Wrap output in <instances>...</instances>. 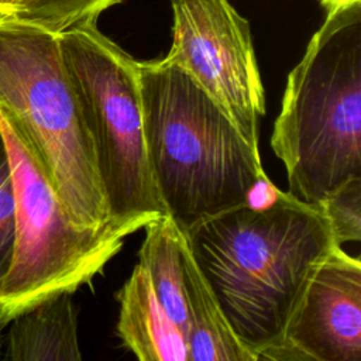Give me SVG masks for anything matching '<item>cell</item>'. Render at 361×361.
Returning <instances> with one entry per match:
<instances>
[{"label":"cell","instance_id":"obj_8","mask_svg":"<svg viewBox=\"0 0 361 361\" xmlns=\"http://www.w3.org/2000/svg\"><path fill=\"white\" fill-rule=\"evenodd\" d=\"M268 361H361V262L341 247L317 265ZM261 360V361H262Z\"/></svg>","mask_w":361,"mask_h":361},{"label":"cell","instance_id":"obj_13","mask_svg":"<svg viewBox=\"0 0 361 361\" xmlns=\"http://www.w3.org/2000/svg\"><path fill=\"white\" fill-rule=\"evenodd\" d=\"M123 0H18L8 14L17 20L61 32L83 21H96L102 11Z\"/></svg>","mask_w":361,"mask_h":361},{"label":"cell","instance_id":"obj_9","mask_svg":"<svg viewBox=\"0 0 361 361\" xmlns=\"http://www.w3.org/2000/svg\"><path fill=\"white\" fill-rule=\"evenodd\" d=\"M117 300V334L140 361H189L185 336L159 303L142 264L133 268Z\"/></svg>","mask_w":361,"mask_h":361},{"label":"cell","instance_id":"obj_2","mask_svg":"<svg viewBox=\"0 0 361 361\" xmlns=\"http://www.w3.org/2000/svg\"><path fill=\"white\" fill-rule=\"evenodd\" d=\"M147 157L157 192L176 226L248 203L268 179L259 151L240 134L226 110L180 66L138 62Z\"/></svg>","mask_w":361,"mask_h":361},{"label":"cell","instance_id":"obj_16","mask_svg":"<svg viewBox=\"0 0 361 361\" xmlns=\"http://www.w3.org/2000/svg\"><path fill=\"white\" fill-rule=\"evenodd\" d=\"M319 1H320V4L323 6V8L329 13V11L337 8V7L343 6V4L351 3V1H354V0H319Z\"/></svg>","mask_w":361,"mask_h":361},{"label":"cell","instance_id":"obj_15","mask_svg":"<svg viewBox=\"0 0 361 361\" xmlns=\"http://www.w3.org/2000/svg\"><path fill=\"white\" fill-rule=\"evenodd\" d=\"M14 234L13 185L6 148L0 135V282L11 264Z\"/></svg>","mask_w":361,"mask_h":361},{"label":"cell","instance_id":"obj_6","mask_svg":"<svg viewBox=\"0 0 361 361\" xmlns=\"http://www.w3.org/2000/svg\"><path fill=\"white\" fill-rule=\"evenodd\" d=\"M14 197L13 258L0 282V334L20 313L103 272L130 233L109 226H78L68 214L44 168L0 106Z\"/></svg>","mask_w":361,"mask_h":361},{"label":"cell","instance_id":"obj_10","mask_svg":"<svg viewBox=\"0 0 361 361\" xmlns=\"http://www.w3.org/2000/svg\"><path fill=\"white\" fill-rule=\"evenodd\" d=\"M4 358L10 361H79L78 319L71 292L27 309L7 326Z\"/></svg>","mask_w":361,"mask_h":361},{"label":"cell","instance_id":"obj_14","mask_svg":"<svg viewBox=\"0 0 361 361\" xmlns=\"http://www.w3.org/2000/svg\"><path fill=\"white\" fill-rule=\"evenodd\" d=\"M314 206L327 217L337 245L361 240V176L345 180Z\"/></svg>","mask_w":361,"mask_h":361},{"label":"cell","instance_id":"obj_1","mask_svg":"<svg viewBox=\"0 0 361 361\" xmlns=\"http://www.w3.org/2000/svg\"><path fill=\"white\" fill-rule=\"evenodd\" d=\"M183 233L231 330L255 361L279 343L317 265L340 247L317 206L278 189L269 203L235 206Z\"/></svg>","mask_w":361,"mask_h":361},{"label":"cell","instance_id":"obj_11","mask_svg":"<svg viewBox=\"0 0 361 361\" xmlns=\"http://www.w3.org/2000/svg\"><path fill=\"white\" fill-rule=\"evenodd\" d=\"M182 268L186 302L189 361H255L231 330L182 231Z\"/></svg>","mask_w":361,"mask_h":361},{"label":"cell","instance_id":"obj_17","mask_svg":"<svg viewBox=\"0 0 361 361\" xmlns=\"http://www.w3.org/2000/svg\"><path fill=\"white\" fill-rule=\"evenodd\" d=\"M18 0H0V16H8L14 11Z\"/></svg>","mask_w":361,"mask_h":361},{"label":"cell","instance_id":"obj_4","mask_svg":"<svg viewBox=\"0 0 361 361\" xmlns=\"http://www.w3.org/2000/svg\"><path fill=\"white\" fill-rule=\"evenodd\" d=\"M0 106L44 168L71 219L92 228L114 226L56 32L0 16Z\"/></svg>","mask_w":361,"mask_h":361},{"label":"cell","instance_id":"obj_7","mask_svg":"<svg viewBox=\"0 0 361 361\" xmlns=\"http://www.w3.org/2000/svg\"><path fill=\"white\" fill-rule=\"evenodd\" d=\"M171 4L172 47L164 59L185 69L259 151L258 121L265 114V92L250 23L228 0H171Z\"/></svg>","mask_w":361,"mask_h":361},{"label":"cell","instance_id":"obj_5","mask_svg":"<svg viewBox=\"0 0 361 361\" xmlns=\"http://www.w3.org/2000/svg\"><path fill=\"white\" fill-rule=\"evenodd\" d=\"M62 61L90 135L110 221L130 234L166 216L144 138L138 61L83 21L58 32Z\"/></svg>","mask_w":361,"mask_h":361},{"label":"cell","instance_id":"obj_3","mask_svg":"<svg viewBox=\"0 0 361 361\" xmlns=\"http://www.w3.org/2000/svg\"><path fill=\"white\" fill-rule=\"evenodd\" d=\"M271 147L309 204L361 176V0L327 13L289 72Z\"/></svg>","mask_w":361,"mask_h":361},{"label":"cell","instance_id":"obj_12","mask_svg":"<svg viewBox=\"0 0 361 361\" xmlns=\"http://www.w3.org/2000/svg\"><path fill=\"white\" fill-rule=\"evenodd\" d=\"M144 228L145 238L138 251V262L145 268L159 303L186 340L182 230L169 214L151 220Z\"/></svg>","mask_w":361,"mask_h":361}]
</instances>
